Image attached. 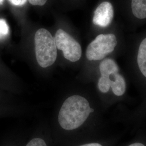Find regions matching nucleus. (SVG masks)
<instances>
[{
  "label": "nucleus",
  "instance_id": "2",
  "mask_svg": "<svg viewBox=\"0 0 146 146\" xmlns=\"http://www.w3.org/2000/svg\"><path fill=\"white\" fill-rule=\"evenodd\" d=\"M119 70L117 64L112 59H105L100 63L101 76L99 80L98 87L102 93L108 92L110 88L116 96H122L125 93V80Z\"/></svg>",
  "mask_w": 146,
  "mask_h": 146
},
{
  "label": "nucleus",
  "instance_id": "7",
  "mask_svg": "<svg viewBox=\"0 0 146 146\" xmlns=\"http://www.w3.org/2000/svg\"><path fill=\"white\" fill-rule=\"evenodd\" d=\"M133 15L139 19L146 18V0H131Z\"/></svg>",
  "mask_w": 146,
  "mask_h": 146
},
{
  "label": "nucleus",
  "instance_id": "14",
  "mask_svg": "<svg viewBox=\"0 0 146 146\" xmlns=\"http://www.w3.org/2000/svg\"><path fill=\"white\" fill-rule=\"evenodd\" d=\"M129 146H145L144 145H143L142 143H133Z\"/></svg>",
  "mask_w": 146,
  "mask_h": 146
},
{
  "label": "nucleus",
  "instance_id": "15",
  "mask_svg": "<svg viewBox=\"0 0 146 146\" xmlns=\"http://www.w3.org/2000/svg\"><path fill=\"white\" fill-rule=\"evenodd\" d=\"M3 2V0H0V5H2Z\"/></svg>",
  "mask_w": 146,
  "mask_h": 146
},
{
  "label": "nucleus",
  "instance_id": "8",
  "mask_svg": "<svg viewBox=\"0 0 146 146\" xmlns=\"http://www.w3.org/2000/svg\"><path fill=\"white\" fill-rule=\"evenodd\" d=\"M137 61L141 73L146 78V38L140 43L138 50Z\"/></svg>",
  "mask_w": 146,
  "mask_h": 146
},
{
  "label": "nucleus",
  "instance_id": "9",
  "mask_svg": "<svg viewBox=\"0 0 146 146\" xmlns=\"http://www.w3.org/2000/svg\"><path fill=\"white\" fill-rule=\"evenodd\" d=\"M9 28L5 20L0 19V40L8 35Z\"/></svg>",
  "mask_w": 146,
  "mask_h": 146
},
{
  "label": "nucleus",
  "instance_id": "13",
  "mask_svg": "<svg viewBox=\"0 0 146 146\" xmlns=\"http://www.w3.org/2000/svg\"><path fill=\"white\" fill-rule=\"evenodd\" d=\"M80 146H102L101 145L98 143H87L84 144L83 145Z\"/></svg>",
  "mask_w": 146,
  "mask_h": 146
},
{
  "label": "nucleus",
  "instance_id": "11",
  "mask_svg": "<svg viewBox=\"0 0 146 146\" xmlns=\"http://www.w3.org/2000/svg\"><path fill=\"white\" fill-rule=\"evenodd\" d=\"M47 0H28L29 2L33 5H43L47 2Z\"/></svg>",
  "mask_w": 146,
  "mask_h": 146
},
{
  "label": "nucleus",
  "instance_id": "4",
  "mask_svg": "<svg viewBox=\"0 0 146 146\" xmlns=\"http://www.w3.org/2000/svg\"><path fill=\"white\" fill-rule=\"evenodd\" d=\"M117 44V40L113 34H100L87 47L86 56L89 61L101 60L113 52Z\"/></svg>",
  "mask_w": 146,
  "mask_h": 146
},
{
  "label": "nucleus",
  "instance_id": "10",
  "mask_svg": "<svg viewBox=\"0 0 146 146\" xmlns=\"http://www.w3.org/2000/svg\"><path fill=\"white\" fill-rule=\"evenodd\" d=\"M26 146H47V145L42 138L35 137L29 141Z\"/></svg>",
  "mask_w": 146,
  "mask_h": 146
},
{
  "label": "nucleus",
  "instance_id": "12",
  "mask_svg": "<svg viewBox=\"0 0 146 146\" xmlns=\"http://www.w3.org/2000/svg\"><path fill=\"white\" fill-rule=\"evenodd\" d=\"M27 0H9L13 5L15 6H22L26 4Z\"/></svg>",
  "mask_w": 146,
  "mask_h": 146
},
{
  "label": "nucleus",
  "instance_id": "6",
  "mask_svg": "<svg viewBox=\"0 0 146 146\" xmlns=\"http://www.w3.org/2000/svg\"><path fill=\"white\" fill-rule=\"evenodd\" d=\"M114 17V9L109 2H104L100 5L94 12L93 22L94 25L107 27L111 23Z\"/></svg>",
  "mask_w": 146,
  "mask_h": 146
},
{
  "label": "nucleus",
  "instance_id": "5",
  "mask_svg": "<svg viewBox=\"0 0 146 146\" xmlns=\"http://www.w3.org/2000/svg\"><path fill=\"white\" fill-rule=\"evenodd\" d=\"M57 48L62 51L63 56L71 62H76L82 55L80 44L73 37L61 29H58L55 37Z\"/></svg>",
  "mask_w": 146,
  "mask_h": 146
},
{
  "label": "nucleus",
  "instance_id": "3",
  "mask_svg": "<svg viewBox=\"0 0 146 146\" xmlns=\"http://www.w3.org/2000/svg\"><path fill=\"white\" fill-rule=\"evenodd\" d=\"M37 61L42 68L53 64L57 58V47L55 38L47 29L41 28L35 35Z\"/></svg>",
  "mask_w": 146,
  "mask_h": 146
},
{
  "label": "nucleus",
  "instance_id": "1",
  "mask_svg": "<svg viewBox=\"0 0 146 146\" xmlns=\"http://www.w3.org/2000/svg\"><path fill=\"white\" fill-rule=\"evenodd\" d=\"M93 111L86 98L73 95L63 102L58 113V122L64 130H75L82 125Z\"/></svg>",
  "mask_w": 146,
  "mask_h": 146
}]
</instances>
